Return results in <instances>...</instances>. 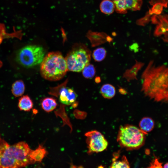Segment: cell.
I'll return each instance as SVG.
<instances>
[{"instance_id": "e0dca14e", "label": "cell", "mask_w": 168, "mask_h": 168, "mask_svg": "<svg viewBox=\"0 0 168 168\" xmlns=\"http://www.w3.org/2000/svg\"><path fill=\"white\" fill-rule=\"evenodd\" d=\"M47 152L45 148L40 145L35 150H31L30 156L32 159L35 162H41L45 156Z\"/></svg>"}, {"instance_id": "30bf717a", "label": "cell", "mask_w": 168, "mask_h": 168, "mask_svg": "<svg viewBox=\"0 0 168 168\" xmlns=\"http://www.w3.org/2000/svg\"><path fill=\"white\" fill-rule=\"evenodd\" d=\"M152 23L157 24L154 33L155 36H163L168 32V15H155L151 18Z\"/></svg>"}, {"instance_id": "2e32d148", "label": "cell", "mask_w": 168, "mask_h": 168, "mask_svg": "<svg viewBox=\"0 0 168 168\" xmlns=\"http://www.w3.org/2000/svg\"><path fill=\"white\" fill-rule=\"evenodd\" d=\"M100 93L105 98L110 99L113 97L116 93L114 87L109 84H106L102 86L100 89Z\"/></svg>"}, {"instance_id": "8992f818", "label": "cell", "mask_w": 168, "mask_h": 168, "mask_svg": "<svg viewBox=\"0 0 168 168\" xmlns=\"http://www.w3.org/2000/svg\"><path fill=\"white\" fill-rule=\"evenodd\" d=\"M44 54V50L42 47L35 45H28L17 51L15 59L22 66L30 68L41 63Z\"/></svg>"}, {"instance_id": "d4e9b609", "label": "cell", "mask_w": 168, "mask_h": 168, "mask_svg": "<svg viewBox=\"0 0 168 168\" xmlns=\"http://www.w3.org/2000/svg\"><path fill=\"white\" fill-rule=\"evenodd\" d=\"M149 168H163L162 163L157 158L154 159L151 163Z\"/></svg>"}, {"instance_id": "7402d4cb", "label": "cell", "mask_w": 168, "mask_h": 168, "mask_svg": "<svg viewBox=\"0 0 168 168\" xmlns=\"http://www.w3.org/2000/svg\"><path fill=\"white\" fill-rule=\"evenodd\" d=\"M107 52L103 47L98 48L93 51L92 56L94 60L96 62L103 61L105 58Z\"/></svg>"}, {"instance_id": "8fae6325", "label": "cell", "mask_w": 168, "mask_h": 168, "mask_svg": "<svg viewBox=\"0 0 168 168\" xmlns=\"http://www.w3.org/2000/svg\"><path fill=\"white\" fill-rule=\"evenodd\" d=\"M87 37L90 40L92 47H96L107 42H110L112 38L106 33L89 31Z\"/></svg>"}, {"instance_id": "d6986e66", "label": "cell", "mask_w": 168, "mask_h": 168, "mask_svg": "<svg viewBox=\"0 0 168 168\" xmlns=\"http://www.w3.org/2000/svg\"><path fill=\"white\" fill-rule=\"evenodd\" d=\"M100 8L101 12L105 14H110L115 9L113 2L110 0H104L100 4Z\"/></svg>"}, {"instance_id": "3957f363", "label": "cell", "mask_w": 168, "mask_h": 168, "mask_svg": "<svg viewBox=\"0 0 168 168\" xmlns=\"http://www.w3.org/2000/svg\"><path fill=\"white\" fill-rule=\"evenodd\" d=\"M68 70L65 58L59 52L49 53L41 63L40 74L47 80H60L65 76Z\"/></svg>"}, {"instance_id": "ac0fdd59", "label": "cell", "mask_w": 168, "mask_h": 168, "mask_svg": "<svg viewBox=\"0 0 168 168\" xmlns=\"http://www.w3.org/2000/svg\"><path fill=\"white\" fill-rule=\"evenodd\" d=\"M41 105L45 111L49 112L56 108L57 104L55 99L52 97H46L43 99Z\"/></svg>"}, {"instance_id": "cb8c5ba5", "label": "cell", "mask_w": 168, "mask_h": 168, "mask_svg": "<svg viewBox=\"0 0 168 168\" xmlns=\"http://www.w3.org/2000/svg\"><path fill=\"white\" fill-rule=\"evenodd\" d=\"M152 7L149 10V14L150 15L153 14L156 15L160 14L162 12L163 5L161 3H156L153 5Z\"/></svg>"}, {"instance_id": "5b68a950", "label": "cell", "mask_w": 168, "mask_h": 168, "mask_svg": "<svg viewBox=\"0 0 168 168\" xmlns=\"http://www.w3.org/2000/svg\"><path fill=\"white\" fill-rule=\"evenodd\" d=\"M91 52L85 45L77 44L74 45L65 58L68 70L79 72L89 64Z\"/></svg>"}, {"instance_id": "f1b7e54d", "label": "cell", "mask_w": 168, "mask_h": 168, "mask_svg": "<svg viewBox=\"0 0 168 168\" xmlns=\"http://www.w3.org/2000/svg\"><path fill=\"white\" fill-rule=\"evenodd\" d=\"M163 168H168V162L165 164Z\"/></svg>"}, {"instance_id": "44dd1931", "label": "cell", "mask_w": 168, "mask_h": 168, "mask_svg": "<svg viewBox=\"0 0 168 168\" xmlns=\"http://www.w3.org/2000/svg\"><path fill=\"white\" fill-rule=\"evenodd\" d=\"M19 32H15L12 34L7 33L5 25L0 23V45L2 42L3 40L6 38L8 37H17L19 39L21 38ZM2 63L0 60V68L2 66Z\"/></svg>"}, {"instance_id": "9c48e42d", "label": "cell", "mask_w": 168, "mask_h": 168, "mask_svg": "<svg viewBox=\"0 0 168 168\" xmlns=\"http://www.w3.org/2000/svg\"><path fill=\"white\" fill-rule=\"evenodd\" d=\"M114 3L116 11L118 13L124 14L128 10H139L142 6V0H112Z\"/></svg>"}, {"instance_id": "ffe728a7", "label": "cell", "mask_w": 168, "mask_h": 168, "mask_svg": "<svg viewBox=\"0 0 168 168\" xmlns=\"http://www.w3.org/2000/svg\"><path fill=\"white\" fill-rule=\"evenodd\" d=\"M25 91V86L24 82L21 80H18L12 84V92L15 97L22 96Z\"/></svg>"}, {"instance_id": "4316f807", "label": "cell", "mask_w": 168, "mask_h": 168, "mask_svg": "<svg viewBox=\"0 0 168 168\" xmlns=\"http://www.w3.org/2000/svg\"><path fill=\"white\" fill-rule=\"evenodd\" d=\"M70 168H83L82 166H76L72 165L71 166Z\"/></svg>"}, {"instance_id": "6da1fadb", "label": "cell", "mask_w": 168, "mask_h": 168, "mask_svg": "<svg viewBox=\"0 0 168 168\" xmlns=\"http://www.w3.org/2000/svg\"><path fill=\"white\" fill-rule=\"evenodd\" d=\"M141 90L155 101L168 103V67L150 61L142 73Z\"/></svg>"}, {"instance_id": "52a82bcc", "label": "cell", "mask_w": 168, "mask_h": 168, "mask_svg": "<svg viewBox=\"0 0 168 168\" xmlns=\"http://www.w3.org/2000/svg\"><path fill=\"white\" fill-rule=\"evenodd\" d=\"M86 142L89 152H99L105 150L108 143L104 135L96 130H91L86 133Z\"/></svg>"}, {"instance_id": "4fadbf2b", "label": "cell", "mask_w": 168, "mask_h": 168, "mask_svg": "<svg viewBox=\"0 0 168 168\" xmlns=\"http://www.w3.org/2000/svg\"><path fill=\"white\" fill-rule=\"evenodd\" d=\"M110 168H130L128 160L124 156L121 157L119 154H114Z\"/></svg>"}, {"instance_id": "9a60e30c", "label": "cell", "mask_w": 168, "mask_h": 168, "mask_svg": "<svg viewBox=\"0 0 168 168\" xmlns=\"http://www.w3.org/2000/svg\"><path fill=\"white\" fill-rule=\"evenodd\" d=\"M18 106L21 110L29 111L33 108V103L29 96L25 95L19 99Z\"/></svg>"}, {"instance_id": "ba28073f", "label": "cell", "mask_w": 168, "mask_h": 168, "mask_svg": "<svg viewBox=\"0 0 168 168\" xmlns=\"http://www.w3.org/2000/svg\"><path fill=\"white\" fill-rule=\"evenodd\" d=\"M66 81L56 87L57 96L59 95V100L63 104L69 105L72 104L76 101L77 95L72 89L66 87Z\"/></svg>"}, {"instance_id": "5bb4252c", "label": "cell", "mask_w": 168, "mask_h": 168, "mask_svg": "<svg viewBox=\"0 0 168 168\" xmlns=\"http://www.w3.org/2000/svg\"><path fill=\"white\" fill-rule=\"evenodd\" d=\"M155 122L151 118L146 117L143 118L139 123V128L144 132L147 133L154 128Z\"/></svg>"}, {"instance_id": "484cf974", "label": "cell", "mask_w": 168, "mask_h": 168, "mask_svg": "<svg viewBox=\"0 0 168 168\" xmlns=\"http://www.w3.org/2000/svg\"><path fill=\"white\" fill-rule=\"evenodd\" d=\"M168 3V0H151L150 3L153 5L156 3H160L163 4L164 7H166Z\"/></svg>"}, {"instance_id": "277c9868", "label": "cell", "mask_w": 168, "mask_h": 168, "mask_svg": "<svg viewBox=\"0 0 168 168\" xmlns=\"http://www.w3.org/2000/svg\"><path fill=\"white\" fill-rule=\"evenodd\" d=\"M147 134L135 126L122 125L119 128L117 141L121 146L127 149H137L144 144Z\"/></svg>"}, {"instance_id": "7c38bea8", "label": "cell", "mask_w": 168, "mask_h": 168, "mask_svg": "<svg viewBox=\"0 0 168 168\" xmlns=\"http://www.w3.org/2000/svg\"><path fill=\"white\" fill-rule=\"evenodd\" d=\"M135 64L130 68L125 70L123 74V77L128 82L137 80V75L139 71L144 65V63L135 60Z\"/></svg>"}, {"instance_id": "603a6c76", "label": "cell", "mask_w": 168, "mask_h": 168, "mask_svg": "<svg viewBox=\"0 0 168 168\" xmlns=\"http://www.w3.org/2000/svg\"><path fill=\"white\" fill-rule=\"evenodd\" d=\"M82 75L86 78H91L96 73V70L94 65L89 64L86 66L82 70Z\"/></svg>"}, {"instance_id": "7a4b0ae2", "label": "cell", "mask_w": 168, "mask_h": 168, "mask_svg": "<svg viewBox=\"0 0 168 168\" xmlns=\"http://www.w3.org/2000/svg\"><path fill=\"white\" fill-rule=\"evenodd\" d=\"M31 150L25 142L10 145L0 137V168H22L34 163Z\"/></svg>"}, {"instance_id": "83f0119b", "label": "cell", "mask_w": 168, "mask_h": 168, "mask_svg": "<svg viewBox=\"0 0 168 168\" xmlns=\"http://www.w3.org/2000/svg\"><path fill=\"white\" fill-rule=\"evenodd\" d=\"M100 81V79L99 77H96L95 79V81L97 83L99 82Z\"/></svg>"}]
</instances>
